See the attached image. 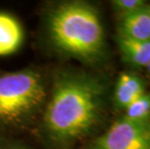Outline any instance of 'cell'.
I'll return each mask as SVG.
<instances>
[{
  "label": "cell",
  "mask_w": 150,
  "mask_h": 149,
  "mask_svg": "<svg viewBox=\"0 0 150 149\" xmlns=\"http://www.w3.org/2000/svg\"><path fill=\"white\" fill-rule=\"evenodd\" d=\"M104 86L91 76L61 72L52 83L43 115L47 138L57 146H68L85 137L100 119Z\"/></svg>",
  "instance_id": "1"
},
{
  "label": "cell",
  "mask_w": 150,
  "mask_h": 149,
  "mask_svg": "<svg viewBox=\"0 0 150 149\" xmlns=\"http://www.w3.org/2000/svg\"><path fill=\"white\" fill-rule=\"evenodd\" d=\"M47 34L62 54L83 62H95L105 53V33L93 6L83 1L56 4L47 13Z\"/></svg>",
  "instance_id": "2"
},
{
  "label": "cell",
  "mask_w": 150,
  "mask_h": 149,
  "mask_svg": "<svg viewBox=\"0 0 150 149\" xmlns=\"http://www.w3.org/2000/svg\"><path fill=\"white\" fill-rule=\"evenodd\" d=\"M46 98L44 78L36 70L0 75V124L24 125L42 109Z\"/></svg>",
  "instance_id": "3"
},
{
  "label": "cell",
  "mask_w": 150,
  "mask_h": 149,
  "mask_svg": "<svg viewBox=\"0 0 150 149\" xmlns=\"http://www.w3.org/2000/svg\"><path fill=\"white\" fill-rule=\"evenodd\" d=\"M92 149H150V121L134 122L122 117L95 141Z\"/></svg>",
  "instance_id": "4"
},
{
  "label": "cell",
  "mask_w": 150,
  "mask_h": 149,
  "mask_svg": "<svg viewBox=\"0 0 150 149\" xmlns=\"http://www.w3.org/2000/svg\"><path fill=\"white\" fill-rule=\"evenodd\" d=\"M128 39L150 42V6L119 18L118 34Z\"/></svg>",
  "instance_id": "5"
},
{
  "label": "cell",
  "mask_w": 150,
  "mask_h": 149,
  "mask_svg": "<svg viewBox=\"0 0 150 149\" xmlns=\"http://www.w3.org/2000/svg\"><path fill=\"white\" fill-rule=\"evenodd\" d=\"M145 92V83L139 77L130 73H122L118 77L114 88V104L118 109L125 110Z\"/></svg>",
  "instance_id": "6"
},
{
  "label": "cell",
  "mask_w": 150,
  "mask_h": 149,
  "mask_svg": "<svg viewBox=\"0 0 150 149\" xmlns=\"http://www.w3.org/2000/svg\"><path fill=\"white\" fill-rule=\"evenodd\" d=\"M23 40L20 23L11 15L0 13V56L17 52Z\"/></svg>",
  "instance_id": "7"
},
{
  "label": "cell",
  "mask_w": 150,
  "mask_h": 149,
  "mask_svg": "<svg viewBox=\"0 0 150 149\" xmlns=\"http://www.w3.org/2000/svg\"><path fill=\"white\" fill-rule=\"evenodd\" d=\"M117 45L121 56L132 67L146 68L150 62V42H142L117 35Z\"/></svg>",
  "instance_id": "8"
},
{
  "label": "cell",
  "mask_w": 150,
  "mask_h": 149,
  "mask_svg": "<svg viewBox=\"0 0 150 149\" xmlns=\"http://www.w3.org/2000/svg\"><path fill=\"white\" fill-rule=\"evenodd\" d=\"M124 119L134 122L150 121V92H145L125 109Z\"/></svg>",
  "instance_id": "9"
},
{
  "label": "cell",
  "mask_w": 150,
  "mask_h": 149,
  "mask_svg": "<svg viewBox=\"0 0 150 149\" xmlns=\"http://www.w3.org/2000/svg\"><path fill=\"white\" fill-rule=\"evenodd\" d=\"M146 4L147 3L144 0H113L111 1L114 12L118 15L119 18L139 10Z\"/></svg>",
  "instance_id": "10"
},
{
  "label": "cell",
  "mask_w": 150,
  "mask_h": 149,
  "mask_svg": "<svg viewBox=\"0 0 150 149\" xmlns=\"http://www.w3.org/2000/svg\"><path fill=\"white\" fill-rule=\"evenodd\" d=\"M1 149H26V148H24L23 146H21V145H10V146H7Z\"/></svg>",
  "instance_id": "11"
},
{
  "label": "cell",
  "mask_w": 150,
  "mask_h": 149,
  "mask_svg": "<svg viewBox=\"0 0 150 149\" xmlns=\"http://www.w3.org/2000/svg\"><path fill=\"white\" fill-rule=\"evenodd\" d=\"M146 70H147L148 73H149V75H150V62H149V64L147 65V67H146Z\"/></svg>",
  "instance_id": "12"
},
{
  "label": "cell",
  "mask_w": 150,
  "mask_h": 149,
  "mask_svg": "<svg viewBox=\"0 0 150 149\" xmlns=\"http://www.w3.org/2000/svg\"><path fill=\"white\" fill-rule=\"evenodd\" d=\"M0 149H1V148H0Z\"/></svg>",
  "instance_id": "13"
},
{
  "label": "cell",
  "mask_w": 150,
  "mask_h": 149,
  "mask_svg": "<svg viewBox=\"0 0 150 149\" xmlns=\"http://www.w3.org/2000/svg\"><path fill=\"white\" fill-rule=\"evenodd\" d=\"M149 6H150V5H149Z\"/></svg>",
  "instance_id": "14"
}]
</instances>
